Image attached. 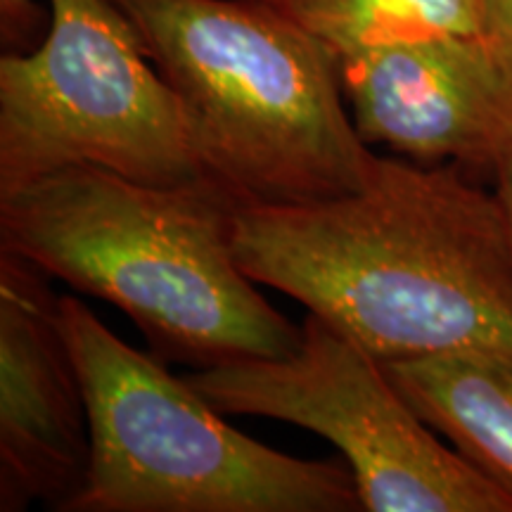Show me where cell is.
I'll list each match as a JSON object with an SVG mask.
<instances>
[{
    "label": "cell",
    "mask_w": 512,
    "mask_h": 512,
    "mask_svg": "<svg viewBox=\"0 0 512 512\" xmlns=\"http://www.w3.org/2000/svg\"><path fill=\"white\" fill-rule=\"evenodd\" d=\"M235 254L380 361L512 358V249L496 192L458 164L375 157L335 200L240 207Z\"/></svg>",
    "instance_id": "6da1fadb"
},
{
    "label": "cell",
    "mask_w": 512,
    "mask_h": 512,
    "mask_svg": "<svg viewBox=\"0 0 512 512\" xmlns=\"http://www.w3.org/2000/svg\"><path fill=\"white\" fill-rule=\"evenodd\" d=\"M238 209L209 178L155 185L72 166L0 192V249L117 306L159 358L211 368L287 356L302 328L242 271Z\"/></svg>",
    "instance_id": "7a4b0ae2"
},
{
    "label": "cell",
    "mask_w": 512,
    "mask_h": 512,
    "mask_svg": "<svg viewBox=\"0 0 512 512\" xmlns=\"http://www.w3.org/2000/svg\"><path fill=\"white\" fill-rule=\"evenodd\" d=\"M181 100L204 176L240 207H290L366 185L339 62L271 0H112Z\"/></svg>",
    "instance_id": "3957f363"
},
{
    "label": "cell",
    "mask_w": 512,
    "mask_h": 512,
    "mask_svg": "<svg viewBox=\"0 0 512 512\" xmlns=\"http://www.w3.org/2000/svg\"><path fill=\"white\" fill-rule=\"evenodd\" d=\"M60 318L91 415V470L67 512L363 510L349 465L249 439L79 297H60Z\"/></svg>",
    "instance_id": "277c9868"
},
{
    "label": "cell",
    "mask_w": 512,
    "mask_h": 512,
    "mask_svg": "<svg viewBox=\"0 0 512 512\" xmlns=\"http://www.w3.org/2000/svg\"><path fill=\"white\" fill-rule=\"evenodd\" d=\"M72 166L155 185L207 178L181 100L112 0H48L43 41L0 57V192Z\"/></svg>",
    "instance_id": "5b68a950"
},
{
    "label": "cell",
    "mask_w": 512,
    "mask_h": 512,
    "mask_svg": "<svg viewBox=\"0 0 512 512\" xmlns=\"http://www.w3.org/2000/svg\"><path fill=\"white\" fill-rule=\"evenodd\" d=\"M223 415H259L342 451L368 512H512V494L472 467L408 406L380 358L309 313L302 344L185 375Z\"/></svg>",
    "instance_id": "8992f818"
},
{
    "label": "cell",
    "mask_w": 512,
    "mask_h": 512,
    "mask_svg": "<svg viewBox=\"0 0 512 512\" xmlns=\"http://www.w3.org/2000/svg\"><path fill=\"white\" fill-rule=\"evenodd\" d=\"M358 136L420 164L496 176L512 152V46L430 36L339 60Z\"/></svg>",
    "instance_id": "52a82bcc"
},
{
    "label": "cell",
    "mask_w": 512,
    "mask_h": 512,
    "mask_svg": "<svg viewBox=\"0 0 512 512\" xmlns=\"http://www.w3.org/2000/svg\"><path fill=\"white\" fill-rule=\"evenodd\" d=\"M91 470V415L50 275L0 249V512H67Z\"/></svg>",
    "instance_id": "ba28073f"
},
{
    "label": "cell",
    "mask_w": 512,
    "mask_h": 512,
    "mask_svg": "<svg viewBox=\"0 0 512 512\" xmlns=\"http://www.w3.org/2000/svg\"><path fill=\"white\" fill-rule=\"evenodd\" d=\"M389 380L434 432L512 494V358L453 351L384 361Z\"/></svg>",
    "instance_id": "9c48e42d"
},
{
    "label": "cell",
    "mask_w": 512,
    "mask_h": 512,
    "mask_svg": "<svg viewBox=\"0 0 512 512\" xmlns=\"http://www.w3.org/2000/svg\"><path fill=\"white\" fill-rule=\"evenodd\" d=\"M283 8L335 53L430 36H494L482 0H283Z\"/></svg>",
    "instance_id": "30bf717a"
},
{
    "label": "cell",
    "mask_w": 512,
    "mask_h": 512,
    "mask_svg": "<svg viewBox=\"0 0 512 512\" xmlns=\"http://www.w3.org/2000/svg\"><path fill=\"white\" fill-rule=\"evenodd\" d=\"M283 5V0H271ZM48 12L36 0H0V43L3 53H27L43 41Z\"/></svg>",
    "instance_id": "8fae6325"
},
{
    "label": "cell",
    "mask_w": 512,
    "mask_h": 512,
    "mask_svg": "<svg viewBox=\"0 0 512 512\" xmlns=\"http://www.w3.org/2000/svg\"><path fill=\"white\" fill-rule=\"evenodd\" d=\"M491 34L512 46V0H482Z\"/></svg>",
    "instance_id": "7c38bea8"
},
{
    "label": "cell",
    "mask_w": 512,
    "mask_h": 512,
    "mask_svg": "<svg viewBox=\"0 0 512 512\" xmlns=\"http://www.w3.org/2000/svg\"><path fill=\"white\" fill-rule=\"evenodd\" d=\"M496 200L501 204L503 219H505V230H508V240L512 249V152L510 157L501 164V169L496 171Z\"/></svg>",
    "instance_id": "4fadbf2b"
}]
</instances>
